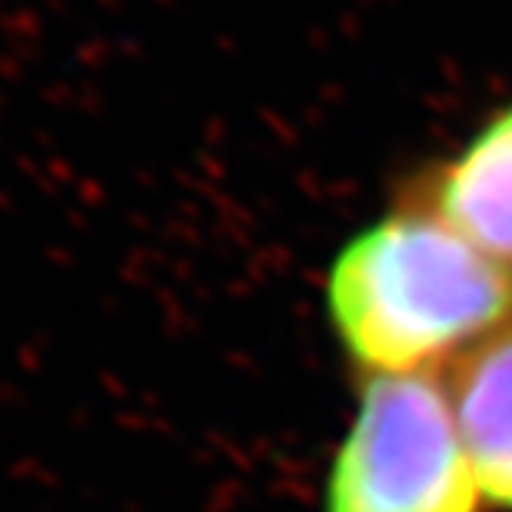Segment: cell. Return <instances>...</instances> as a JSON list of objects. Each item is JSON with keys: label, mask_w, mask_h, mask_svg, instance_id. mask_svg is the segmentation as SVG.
Here are the masks:
<instances>
[{"label": "cell", "mask_w": 512, "mask_h": 512, "mask_svg": "<svg viewBox=\"0 0 512 512\" xmlns=\"http://www.w3.org/2000/svg\"><path fill=\"white\" fill-rule=\"evenodd\" d=\"M333 336L356 376H446L512 336V266L396 200L333 256Z\"/></svg>", "instance_id": "6da1fadb"}, {"label": "cell", "mask_w": 512, "mask_h": 512, "mask_svg": "<svg viewBox=\"0 0 512 512\" xmlns=\"http://www.w3.org/2000/svg\"><path fill=\"white\" fill-rule=\"evenodd\" d=\"M443 376H370L326 473L323 512H483Z\"/></svg>", "instance_id": "7a4b0ae2"}, {"label": "cell", "mask_w": 512, "mask_h": 512, "mask_svg": "<svg viewBox=\"0 0 512 512\" xmlns=\"http://www.w3.org/2000/svg\"><path fill=\"white\" fill-rule=\"evenodd\" d=\"M443 380L479 493L512 512V336L459 360Z\"/></svg>", "instance_id": "277c9868"}, {"label": "cell", "mask_w": 512, "mask_h": 512, "mask_svg": "<svg viewBox=\"0 0 512 512\" xmlns=\"http://www.w3.org/2000/svg\"><path fill=\"white\" fill-rule=\"evenodd\" d=\"M396 200L433 213L512 266V104L486 117L453 157L416 170Z\"/></svg>", "instance_id": "3957f363"}]
</instances>
